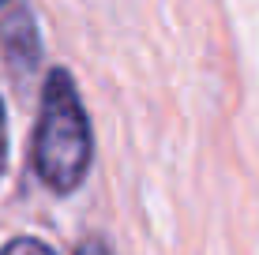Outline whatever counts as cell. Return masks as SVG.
<instances>
[{
	"label": "cell",
	"instance_id": "cell-1",
	"mask_svg": "<svg viewBox=\"0 0 259 255\" xmlns=\"http://www.w3.org/2000/svg\"><path fill=\"white\" fill-rule=\"evenodd\" d=\"M30 154H34L38 180L57 195H71L91 169V158H94L91 117H87L83 98H79L75 83L64 68H57L46 79Z\"/></svg>",
	"mask_w": 259,
	"mask_h": 255
},
{
	"label": "cell",
	"instance_id": "cell-5",
	"mask_svg": "<svg viewBox=\"0 0 259 255\" xmlns=\"http://www.w3.org/2000/svg\"><path fill=\"white\" fill-rule=\"evenodd\" d=\"M75 255H109V248H105L102 240H83L75 248Z\"/></svg>",
	"mask_w": 259,
	"mask_h": 255
},
{
	"label": "cell",
	"instance_id": "cell-6",
	"mask_svg": "<svg viewBox=\"0 0 259 255\" xmlns=\"http://www.w3.org/2000/svg\"><path fill=\"white\" fill-rule=\"evenodd\" d=\"M4 4H8V0H0V8H4Z\"/></svg>",
	"mask_w": 259,
	"mask_h": 255
},
{
	"label": "cell",
	"instance_id": "cell-3",
	"mask_svg": "<svg viewBox=\"0 0 259 255\" xmlns=\"http://www.w3.org/2000/svg\"><path fill=\"white\" fill-rule=\"evenodd\" d=\"M0 255H57L49 248L46 240H38V236H15V240H8Z\"/></svg>",
	"mask_w": 259,
	"mask_h": 255
},
{
	"label": "cell",
	"instance_id": "cell-4",
	"mask_svg": "<svg viewBox=\"0 0 259 255\" xmlns=\"http://www.w3.org/2000/svg\"><path fill=\"white\" fill-rule=\"evenodd\" d=\"M8 165V117H4V105H0V173Z\"/></svg>",
	"mask_w": 259,
	"mask_h": 255
},
{
	"label": "cell",
	"instance_id": "cell-2",
	"mask_svg": "<svg viewBox=\"0 0 259 255\" xmlns=\"http://www.w3.org/2000/svg\"><path fill=\"white\" fill-rule=\"evenodd\" d=\"M0 45H4L8 60L15 68H26L30 72L41 57V45H38V30H34V15L26 8H15L4 23H0Z\"/></svg>",
	"mask_w": 259,
	"mask_h": 255
}]
</instances>
